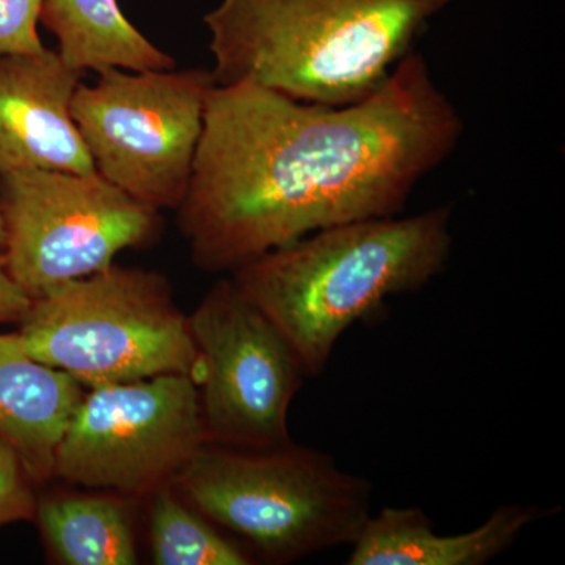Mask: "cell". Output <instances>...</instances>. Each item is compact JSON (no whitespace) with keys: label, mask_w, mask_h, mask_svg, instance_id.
I'll return each mask as SVG.
<instances>
[{"label":"cell","mask_w":565,"mask_h":565,"mask_svg":"<svg viewBox=\"0 0 565 565\" xmlns=\"http://www.w3.org/2000/svg\"><path fill=\"white\" fill-rule=\"evenodd\" d=\"M462 134L414 51L374 95L345 106L215 84L178 230L196 267L234 273L319 230L399 215Z\"/></svg>","instance_id":"1"},{"label":"cell","mask_w":565,"mask_h":565,"mask_svg":"<svg viewBox=\"0 0 565 565\" xmlns=\"http://www.w3.org/2000/svg\"><path fill=\"white\" fill-rule=\"evenodd\" d=\"M451 0H222L204 17L218 85L250 82L299 102L374 95Z\"/></svg>","instance_id":"2"},{"label":"cell","mask_w":565,"mask_h":565,"mask_svg":"<svg viewBox=\"0 0 565 565\" xmlns=\"http://www.w3.org/2000/svg\"><path fill=\"white\" fill-rule=\"evenodd\" d=\"M451 218L441 206L329 226L244 264L232 280L280 330L305 373L318 375L349 327L444 273Z\"/></svg>","instance_id":"3"},{"label":"cell","mask_w":565,"mask_h":565,"mask_svg":"<svg viewBox=\"0 0 565 565\" xmlns=\"http://www.w3.org/2000/svg\"><path fill=\"white\" fill-rule=\"evenodd\" d=\"M170 486L204 519L278 564L351 546L373 504L370 481L294 441L269 451L206 444Z\"/></svg>","instance_id":"4"},{"label":"cell","mask_w":565,"mask_h":565,"mask_svg":"<svg viewBox=\"0 0 565 565\" xmlns=\"http://www.w3.org/2000/svg\"><path fill=\"white\" fill-rule=\"evenodd\" d=\"M17 334L32 359L90 388L166 374L199 382L189 318L154 270L111 264L55 286L32 300Z\"/></svg>","instance_id":"5"},{"label":"cell","mask_w":565,"mask_h":565,"mask_svg":"<svg viewBox=\"0 0 565 565\" xmlns=\"http://www.w3.org/2000/svg\"><path fill=\"white\" fill-rule=\"evenodd\" d=\"M211 70L98 73L81 82L71 117L96 172L137 202L177 210L188 191L203 134Z\"/></svg>","instance_id":"6"},{"label":"cell","mask_w":565,"mask_h":565,"mask_svg":"<svg viewBox=\"0 0 565 565\" xmlns=\"http://www.w3.org/2000/svg\"><path fill=\"white\" fill-rule=\"evenodd\" d=\"M3 262L31 299L107 269L118 253L161 232V211L137 202L98 172L17 170L0 178Z\"/></svg>","instance_id":"7"},{"label":"cell","mask_w":565,"mask_h":565,"mask_svg":"<svg viewBox=\"0 0 565 565\" xmlns=\"http://www.w3.org/2000/svg\"><path fill=\"white\" fill-rule=\"evenodd\" d=\"M207 444L199 385L166 374L84 394L55 455L71 484L145 497L170 486Z\"/></svg>","instance_id":"8"},{"label":"cell","mask_w":565,"mask_h":565,"mask_svg":"<svg viewBox=\"0 0 565 565\" xmlns=\"http://www.w3.org/2000/svg\"><path fill=\"white\" fill-rule=\"evenodd\" d=\"M189 327L207 444L250 451L291 445L289 407L307 373L275 323L228 278L203 297Z\"/></svg>","instance_id":"9"},{"label":"cell","mask_w":565,"mask_h":565,"mask_svg":"<svg viewBox=\"0 0 565 565\" xmlns=\"http://www.w3.org/2000/svg\"><path fill=\"white\" fill-rule=\"evenodd\" d=\"M84 76L50 47L0 57V178L32 169L95 172L71 117V102Z\"/></svg>","instance_id":"10"},{"label":"cell","mask_w":565,"mask_h":565,"mask_svg":"<svg viewBox=\"0 0 565 565\" xmlns=\"http://www.w3.org/2000/svg\"><path fill=\"white\" fill-rule=\"evenodd\" d=\"M557 508L505 504L486 522L441 535L419 508H385L371 514L351 545L349 565H484L508 552L527 527Z\"/></svg>","instance_id":"11"},{"label":"cell","mask_w":565,"mask_h":565,"mask_svg":"<svg viewBox=\"0 0 565 565\" xmlns=\"http://www.w3.org/2000/svg\"><path fill=\"white\" fill-rule=\"evenodd\" d=\"M84 394L65 371L32 359L17 333L0 334V438L32 481L54 476L58 445Z\"/></svg>","instance_id":"12"},{"label":"cell","mask_w":565,"mask_h":565,"mask_svg":"<svg viewBox=\"0 0 565 565\" xmlns=\"http://www.w3.org/2000/svg\"><path fill=\"white\" fill-rule=\"evenodd\" d=\"M40 24L58 41V55L73 70L161 71L177 68L122 13L118 0H43Z\"/></svg>","instance_id":"13"},{"label":"cell","mask_w":565,"mask_h":565,"mask_svg":"<svg viewBox=\"0 0 565 565\" xmlns=\"http://www.w3.org/2000/svg\"><path fill=\"white\" fill-rule=\"evenodd\" d=\"M41 533L66 565H134L136 542L125 505L115 498L65 494L36 504Z\"/></svg>","instance_id":"14"},{"label":"cell","mask_w":565,"mask_h":565,"mask_svg":"<svg viewBox=\"0 0 565 565\" xmlns=\"http://www.w3.org/2000/svg\"><path fill=\"white\" fill-rule=\"evenodd\" d=\"M151 555L158 565H248L244 546L215 530L172 486L151 494Z\"/></svg>","instance_id":"15"},{"label":"cell","mask_w":565,"mask_h":565,"mask_svg":"<svg viewBox=\"0 0 565 565\" xmlns=\"http://www.w3.org/2000/svg\"><path fill=\"white\" fill-rule=\"evenodd\" d=\"M41 6L43 0H0V57L46 50L39 33Z\"/></svg>","instance_id":"16"},{"label":"cell","mask_w":565,"mask_h":565,"mask_svg":"<svg viewBox=\"0 0 565 565\" xmlns=\"http://www.w3.org/2000/svg\"><path fill=\"white\" fill-rule=\"evenodd\" d=\"M31 481L20 457L0 438V526L35 519Z\"/></svg>","instance_id":"17"},{"label":"cell","mask_w":565,"mask_h":565,"mask_svg":"<svg viewBox=\"0 0 565 565\" xmlns=\"http://www.w3.org/2000/svg\"><path fill=\"white\" fill-rule=\"evenodd\" d=\"M31 305V297L11 278L0 252V323L21 322Z\"/></svg>","instance_id":"18"},{"label":"cell","mask_w":565,"mask_h":565,"mask_svg":"<svg viewBox=\"0 0 565 565\" xmlns=\"http://www.w3.org/2000/svg\"><path fill=\"white\" fill-rule=\"evenodd\" d=\"M6 245V223H3L2 206H0V252Z\"/></svg>","instance_id":"19"}]
</instances>
